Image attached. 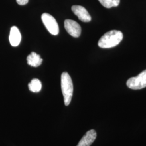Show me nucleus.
I'll use <instances>...</instances> for the list:
<instances>
[{
  "mask_svg": "<svg viewBox=\"0 0 146 146\" xmlns=\"http://www.w3.org/2000/svg\"><path fill=\"white\" fill-rule=\"evenodd\" d=\"M96 137V132L94 129L88 131L78 142L77 146H90Z\"/></svg>",
  "mask_w": 146,
  "mask_h": 146,
  "instance_id": "0eeeda50",
  "label": "nucleus"
},
{
  "mask_svg": "<svg viewBox=\"0 0 146 146\" xmlns=\"http://www.w3.org/2000/svg\"><path fill=\"white\" fill-rule=\"evenodd\" d=\"M41 19L48 31L52 35H57L59 33V27L55 19L50 14L46 13L42 14Z\"/></svg>",
  "mask_w": 146,
  "mask_h": 146,
  "instance_id": "20e7f679",
  "label": "nucleus"
},
{
  "mask_svg": "<svg viewBox=\"0 0 146 146\" xmlns=\"http://www.w3.org/2000/svg\"><path fill=\"white\" fill-rule=\"evenodd\" d=\"M99 1L102 5L107 8L117 7L120 2V0H99Z\"/></svg>",
  "mask_w": 146,
  "mask_h": 146,
  "instance_id": "9b49d317",
  "label": "nucleus"
},
{
  "mask_svg": "<svg viewBox=\"0 0 146 146\" xmlns=\"http://www.w3.org/2000/svg\"><path fill=\"white\" fill-rule=\"evenodd\" d=\"M72 10L74 14L78 17L80 20L84 22H88L91 21V16L88 11L84 7L81 5H73Z\"/></svg>",
  "mask_w": 146,
  "mask_h": 146,
  "instance_id": "423d86ee",
  "label": "nucleus"
},
{
  "mask_svg": "<svg viewBox=\"0 0 146 146\" xmlns=\"http://www.w3.org/2000/svg\"><path fill=\"white\" fill-rule=\"evenodd\" d=\"M127 86L128 88L137 90L146 87V70L142 72L136 77H133L128 80Z\"/></svg>",
  "mask_w": 146,
  "mask_h": 146,
  "instance_id": "7ed1b4c3",
  "label": "nucleus"
},
{
  "mask_svg": "<svg viewBox=\"0 0 146 146\" xmlns=\"http://www.w3.org/2000/svg\"><path fill=\"white\" fill-rule=\"evenodd\" d=\"M61 89L64 97V102L66 106L70 104L73 94V84L72 80L69 74L63 72L61 78Z\"/></svg>",
  "mask_w": 146,
  "mask_h": 146,
  "instance_id": "f03ea898",
  "label": "nucleus"
},
{
  "mask_svg": "<svg viewBox=\"0 0 146 146\" xmlns=\"http://www.w3.org/2000/svg\"><path fill=\"white\" fill-rule=\"evenodd\" d=\"M27 63L28 65L34 67L40 66L42 62V59L39 55L36 52H31L27 58Z\"/></svg>",
  "mask_w": 146,
  "mask_h": 146,
  "instance_id": "1a4fd4ad",
  "label": "nucleus"
},
{
  "mask_svg": "<svg viewBox=\"0 0 146 146\" xmlns=\"http://www.w3.org/2000/svg\"><path fill=\"white\" fill-rule=\"evenodd\" d=\"M21 40V35L20 31L16 26L11 28L9 34V42L13 47L18 46Z\"/></svg>",
  "mask_w": 146,
  "mask_h": 146,
  "instance_id": "6e6552de",
  "label": "nucleus"
},
{
  "mask_svg": "<svg viewBox=\"0 0 146 146\" xmlns=\"http://www.w3.org/2000/svg\"><path fill=\"white\" fill-rule=\"evenodd\" d=\"M123 35L119 31L112 30L106 33L100 38L98 46L101 48H110L117 46L122 40Z\"/></svg>",
  "mask_w": 146,
  "mask_h": 146,
  "instance_id": "f257e3e1",
  "label": "nucleus"
},
{
  "mask_svg": "<svg viewBox=\"0 0 146 146\" xmlns=\"http://www.w3.org/2000/svg\"><path fill=\"white\" fill-rule=\"evenodd\" d=\"M18 5H26L29 2V0H16Z\"/></svg>",
  "mask_w": 146,
  "mask_h": 146,
  "instance_id": "f8f14e48",
  "label": "nucleus"
},
{
  "mask_svg": "<svg viewBox=\"0 0 146 146\" xmlns=\"http://www.w3.org/2000/svg\"><path fill=\"white\" fill-rule=\"evenodd\" d=\"M64 28L66 31L74 37H78L81 33V27L76 21L67 19L64 21Z\"/></svg>",
  "mask_w": 146,
  "mask_h": 146,
  "instance_id": "39448f33",
  "label": "nucleus"
},
{
  "mask_svg": "<svg viewBox=\"0 0 146 146\" xmlns=\"http://www.w3.org/2000/svg\"><path fill=\"white\" fill-rule=\"evenodd\" d=\"M28 88L33 93H38L42 89L41 82L37 78H34L28 84Z\"/></svg>",
  "mask_w": 146,
  "mask_h": 146,
  "instance_id": "9d476101",
  "label": "nucleus"
}]
</instances>
